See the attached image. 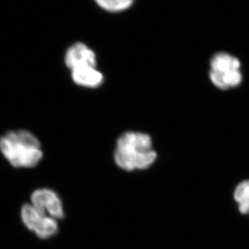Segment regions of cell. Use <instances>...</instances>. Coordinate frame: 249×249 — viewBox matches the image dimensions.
I'll return each instance as SVG.
<instances>
[{
    "instance_id": "cell-5",
    "label": "cell",
    "mask_w": 249,
    "mask_h": 249,
    "mask_svg": "<svg viewBox=\"0 0 249 249\" xmlns=\"http://www.w3.org/2000/svg\"><path fill=\"white\" fill-rule=\"evenodd\" d=\"M32 206L57 220L65 217L64 208L58 194L47 188L36 189L30 196Z\"/></svg>"
},
{
    "instance_id": "cell-7",
    "label": "cell",
    "mask_w": 249,
    "mask_h": 249,
    "mask_svg": "<svg viewBox=\"0 0 249 249\" xmlns=\"http://www.w3.org/2000/svg\"><path fill=\"white\" fill-rule=\"evenodd\" d=\"M73 81L79 86L97 88L103 83V74L96 69V67H78L71 70Z\"/></svg>"
},
{
    "instance_id": "cell-9",
    "label": "cell",
    "mask_w": 249,
    "mask_h": 249,
    "mask_svg": "<svg viewBox=\"0 0 249 249\" xmlns=\"http://www.w3.org/2000/svg\"><path fill=\"white\" fill-rule=\"evenodd\" d=\"M97 4L109 12H120L131 6L134 0H96Z\"/></svg>"
},
{
    "instance_id": "cell-3",
    "label": "cell",
    "mask_w": 249,
    "mask_h": 249,
    "mask_svg": "<svg viewBox=\"0 0 249 249\" xmlns=\"http://www.w3.org/2000/svg\"><path fill=\"white\" fill-rule=\"evenodd\" d=\"M210 65V79L218 89L228 90L241 84V62L237 57L227 52H219L212 57Z\"/></svg>"
},
{
    "instance_id": "cell-4",
    "label": "cell",
    "mask_w": 249,
    "mask_h": 249,
    "mask_svg": "<svg viewBox=\"0 0 249 249\" xmlns=\"http://www.w3.org/2000/svg\"><path fill=\"white\" fill-rule=\"evenodd\" d=\"M20 218L27 229L41 240L53 237L58 231V220L46 215L30 203L24 204L20 209Z\"/></svg>"
},
{
    "instance_id": "cell-8",
    "label": "cell",
    "mask_w": 249,
    "mask_h": 249,
    "mask_svg": "<svg viewBox=\"0 0 249 249\" xmlns=\"http://www.w3.org/2000/svg\"><path fill=\"white\" fill-rule=\"evenodd\" d=\"M234 198L238 203L240 213H249V180H245L236 187Z\"/></svg>"
},
{
    "instance_id": "cell-6",
    "label": "cell",
    "mask_w": 249,
    "mask_h": 249,
    "mask_svg": "<svg viewBox=\"0 0 249 249\" xmlns=\"http://www.w3.org/2000/svg\"><path fill=\"white\" fill-rule=\"evenodd\" d=\"M65 61L71 70L87 66H96V55L93 51L82 43L75 44L67 51Z\"/></svg>"
},
{
    "instance_id": "cell-1",
    "label": "cell",
    "mask_w": 249,
    "mask_h": 249,
    "mask_svg": "<svg viewBox=\"0 0 249 249\" xmlns=\"http://www.w3.org/2000/svg\"><path fill=\"white\" fill-rule=\"evenodd\" d=\"M157 153L152 139L142 132L129 131L122 134L117 141L114 161L124 171L145 170L156 162Z\"/></svg>"
},
{
    "instance_id": "cell-2",
    "label": "cell",
    "mask_w": 249,
    "mask_h": 249,
    "mask_svg": "<svg viewBox=\"0 0 249 249\" xmlns=\"http://www.w3.org/2000/svg\"><path fill=\"white\" fill-rule=\"evenodd\" d=\"M0 152L17 168H32L43 157L39 139L26 129L10 130L0 137Z\"/></svg>"
}]
</instances>
